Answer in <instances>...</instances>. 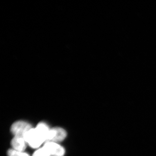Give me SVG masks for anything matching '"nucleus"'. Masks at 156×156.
<instances>
[{"label":"nucleus","instance_id":"2","mask_svg":"<svg viewBox=\"0 0 156 156\" xmlns=\"http://www.w3.org/2000/svg\"><path fill=\"white\" fill-rule=\"evenodd\" d=\"M32 128V126L29 123L23 121H18L12 125L11 131L14 136L24 138L26 134Z\"/></svg>","mask_w":156,"mask_h":156},{"label":"nucleus","instance_id":"5","mask_svg":"<svg viewBox=\"0 0 156 156\" xmlns=\"http://www.w3.org/2000/svg\"><path fill=\"white\" fill-rule=\"evenodd\" d=\"M26 144L24 138L17 136H14L11 143L13 149L22 152L25 150L26 148Z\"/></svg>","mask_w":156,"mask_h":156},{"label":"nucleus","instance_id":"7","mask_svg":"<svg viewBox=\"0 0 156 156\" xmlns=\"http://www.w3.org/2000/svg\"><path fill=\"white\" fill-rule=\"evenodd\" d=\"M8 155L9 156H30L28 154L24 152L19 151L13 149L8 151Z\"/></svg>","mask_w":156,"mask_h":156},{"label":"nucleus","instance_id":"1","mask_svg":"<svg viewBox=\"0 0 156 156\" xmlns=\"http://www.w3.org/2000/svg\"><path fill=\"white\" fill-rule=\"evenodd\" d=\"M25 140L27 143L33 148L39 147L45 142L44 140L39 134L36 128H32L26 134Z\"/></svg>","mask_w":156,"mask_h":156},{"label":"nucleus","instance_id":"8","mask_svg":"<svg viewBox=\"0 0 156 156\" xmlns=\"http://www.w3.org/2000/svg\"><path fill=\"white\" fill-rule=\"evenodd\" d=\"M32 156H50L48 151L43 147L35 152Z\"/></svg>","mask_w":156,"mask_h":156},{"label":"nucleus","instance_id":"6","mask_svg":"<svg viewBox=\"0 0 156 156\" xmlns=\"http://www.w3.org/2000/svg\"><path fill=\"white\" fill-rule=\"evenodd\" d=\"M35 128L39 134L44 140L45 142H46L50 130L48 126L45 123L41 122L39 123Z\"/></svg>","mask_w":156,"mask_h":156},{"label":"nucleus","instance_id":"3","mask_svg":"<svg viewBox=\"0 0 156 156\" xmlns=\"http://www.w3.org/2000/svg\"><path fill=\"white\" fill-rule=\"evenodd\" d=\"M66 136V131L60 128H54L50 129L46 142L56 143L62 141ZM45 142V143H46Z\"/></svg>","mask_w":156,"mask_h":156},{"label":"nucleus","instance_id":"4","mask_svg":"<svg viewBox=\"0 0 156 156\" xmlns=\"http://www.w3.org/2000/svg\"><path fill=\"white\" fill-rule=\"evenodd\" d=\"M43 147L48 151L50 156H63L65 152L64 148L56 143L46 142Z\"/></svg>","mask_w":156,"mask_h":156}]
</instances>
